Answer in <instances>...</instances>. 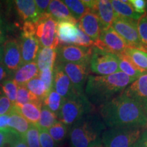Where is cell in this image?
Segmentation results:
<instances>
[{"label": "cell", "instance_id": "1", "mask_svg": "<svg viewBox=\"0 0 147 147\" xmlns=\"http://www.w3.org/2000/svg\"><path fill=\"white\" fill-rule=\"evenodd\" d=\"M100 115L109 128H143L147 124L145 110L123 91L100 106Z\"/></svg>", "mask_w": 147, "mask_h": 147}, {"label": "cell", "instance_id": "2", "mask_svg": "<svg viewBox=\"0 0 147 147\" xmlns=\"http://www.w3.org/2000/svg\"><path fill=\"white\" fill-rule=\"evenodd\" d=\"M135 80L122 71L107 75L93 76L88 78L85 95L92 104L102 106L121 94Z\"/></svg>", "mask_w": 147, "mask_h": 147}, {"label": "cell", "instance_id": "3", "mask_svg": "<svg viewBox=\"0 0 147 147\" xmlns=\"http://www.w3.org/2000/svg\"><path fill=\"white\" fill-rule=\"evenodd\" d=\"M106 125L100 115L88 114L71 125L69 137L72 147L102 146Z\"/></svg>", "mask_w": 147, "mask_h": 147}, {"label": "cell", "instance_id": "4", "mask_svg": "<svg viewBox=\"0 0 147 147\" xmlns=\"http://www.w3.org/2000/svg\"><path fill=\"white\" fill-rule=\"evenodd\" d=\"M94 107L84 93H80L64 101L57 117L65 125H72L84 116L91 114Z\"/></svg>", "mask_w": 147, "mask_h": 147}, {"label": "cell", "instance_id": "5", "mask_svg": "<svg viewBox=\"0 0 147 147\" xmlns=\"http://www.w3.org/2000/svg\"><path fill=\"white\" fill-rule=\"evenodd\" d=\"M140 127L109 128L103 132L104 147H134L143 132Z\"/></svg>", "mask_w": 147, "mask_h": 147}, {"label": "cell", "instance_id": "6", "mask_svg": "<svg viewBox=\"0 0 147 147\" xmlns=\"http://www.w3.org/2000/svg\"><path fill=\"white\" fill-rule=\"evenodd\" d=\"M89 69L98 76H107L120 71L118 57L113 53L93 47Z\"/></svg>", "mask_w": 147, "mask_h": 147}, {"label": "cell", "instance_id": "7", "mask_svg": "<svg viewBox=\"0 0 147 147\" xmlns=\"http://www.w3.org/2000/svg\"><path fill=\"white\" fill-rule=\"evenodd\" d=\"M36 24V36L40 47L57 49L59 40L57 34V22L47 12L40 16Z\"/></svg>", "mask_w": 147, "mask_h": 147}, {"label": "cell", "instance_id": "8", "mask_svg": "<svg viewBox=\"0 0 147 147\" xmlns=\"http://www.w3.org/2000/svg\"><path fill=\"white\" fill-rule=\"evenodd\" d=\"M111 27L123 39L130 48L144 51L137 26V21L116 15Z\"/></svg>", "mask_w": 147, "mask_h": 147}, {"label": "cell", "instance_id": "9", "mask_svg": "<svg viewBox=\"0 0 147 147\" xmlns=\"http://www.w3.org/2000/svg\"><path fill=\"white\" fill-rule=\"evenodd\" d=\"M93 47H83L73 45H60L57 49L56 61L89 65Z\"/></svg>", "mask_w": 147, "mask_h": 147}, {"label": "cell", "instance_id": "10", "mask_svg": "<svg viewBox=\"0 0 147 147\" xmlns=\"http://www.w3.org/2000/svg\"><path fill=\"white\" fill-rule=\"evenodd\" d=\"M94 47L116 55L125 52L129 47L126 42L112 27L102 29L100 38L95 42Z\"/></svg>", "mask_w": 147, "mask_h": 147}, {"label": "cell", "instance_id": "11", "mask_svg": "<svg viewBox=\"0 0 147 147\" xmlns=\"http://www.w3.org/2000/svg\"><path fill=\"white\" fill-rule=\"evenodd\" d=\"M55 65L60 67L66 74L78 93H84V85L89 78V65L59 61H56Z\"/></svg>", "mask_w": 147, "mask_h": 147}, {"label": "cell", "instance_id": "12", "mask_svg": "<svg viewBox=\"0 0 147 147\" xmlns=\"http://www.w3.org/2000/svg\"><path fill=\"white\" fill-rule=\"evenodd\" d=\"M83 2L88 7L90 11L97 14L102 23L103 29L111 27L116 17L111 1L109 0H98V1H86Z\"/></svg>", "mask_w": 147, "mask_h": 147}, {"label": "cell", "instance_id": "13", "mask_svg": "<svg viewBox=\"0 0 147 147\" xmlns=\"http://www.w3.org/2000/svg\"><path fill=\"white\" fill-rule=\"evenodd\" d=\"M53 89L59 94L64 100L72 98L80 93L75 89L72 82L66 74L57 65H55L53 69Z\"/></svg>", "mask_w": 147, "mask_h": 147}, {"label": "cell", "instance_id": "14", "mask_svg": "<svg viewBox=\"0 0 147 147\" xmlns=\"http://www.w3.org/2000/svg\"><path fill=\"white\" fill-rule=\"evenodd\" d=\"M3 52L2 63L10 71H15L23 65L20 45L16 40L5 41L3 45Z\"/></svg>", "mask_w": 147, "mask_h": 147}, {"label": "cell", "instance_id": "15", "mask_svg": "<svg viewBox=\"0 0 147 147\" xmlns=\"http://www.w3.org/2000/svg\"><path fill=\"white\" fill-rule=\"evenodd\" d=\"M57 34L60 45H76L78 40L79 27L78 21H61L57 22Z\"/></svg>", "mask_w": 147, "mask_h": 147}, {"label": "cell", "instance_id": "16", "mask_svg": "<svg viewBox=\"0 0 147 147\" xmlns=\"http://www.w3.org/2000/svg\"><path fill=\"white\" fill-rule=\"evenodd\" d=\"M123 93L138 103L147 113V71L127 87Z\"/></svg>", "mask_w": 147, "mask_h": 147}, {"label": "cell", "instance_id": "17", "mask_svg": "<svg viewBox=\"0 0 147 147\" xmlns=\"http://www.w3.org/2000/svg\"><path fill=\"white\" fill-rule=\"evenodd\" d=\"M80 29L94 42L98 41L103 27L100 18L94 12L89 11L78 21Z\"/></svg>", "mask_w": 147, "mask_h": 147}, {"label": "cell", "instance_id": "18", "mask_svg": "<svg viewBox=\"0 0 147 147\" xmlns=\"http://www.w3.org/2000/svg\"><path fill=\"white\" fill-rule=\"evenodd\" d=\"M21 49L22 64L29 63L35 61L40 46L36 35H26L21 34L19 42Z\"/></svg>", "mask_w": 147, "mask_h": 147}, {"label": "cell", "instance_id": "19", "mask_svg": "<svg viewBox=\"0 0 147 147\" xmlns=\"http://www.w3.org/2000/svg\"><path fill=\"white\" fill-rule=\"evenodd\" d=\"M43 103L41 102H32L23 105H14L13 110L26 119L32 125H37L41 115V109Z\"/></svg>", "mask_w": 147, "mask_h": 147}, {"label": "cell", "instance_id": "20", "mask_svg": "<svg viewBox=\"0 0 147 147\" xmlns=\"http://www.w3.org/2000/svg\"><path fill=\"white\" fill-rule=\"evenodd\" d=\"M14 2L18 15L24 21L37 23L40 16L37 10L34 0H16Z\"/></svg>", "mask_w": 147, "mask_h": 147}, {"label": "cell", "instance_id": "21", "mask_svg": "<svg viewBox=\"0 0 147 147\" xmlns=\"http://www.w3.org/2000/svg\"><path fill=\"white\" fill-rule=\"evenodd\" d=\"M40 70L35 61L25 64L14 71L12 80L18 86L25 85L29 80L39 76Z\"/></svg>", "mask_w": 147, "mask_h": 147}, {"label": "cell", "instance_id": "22", "mask_svg": "<svg viewBox=\"0 0 147 147\" xmlns=\"http://www.w3.org/2000/svg\"><path fill=\"white\" fill-rule=\"evenodd\" d=\"M57 57V49L47 47L40 48L35 60L40 71L45 69H54Z\"/></svg>", "mask_w": 147, "mask_h": 147}, {"label": "cell", "instance_id": "23", "mask_svg": "<svg viewBox=\"0 0 147 147\" xmlns=\"http://www.w3.org/2000/svg\"><path fill=\"white\" fill-rule=\"evenodd\" d=\"M47 12L50 14L57 22L66 21V20L77 21L71 15L70 11L69 10L67 5L63 2V1H59V0L51 1Z\"/></svg>", "mask_w": 147, "mask_h": 147}, {"label": "cell", "instance_id": "24", "mask_svg": "<svg viewBox=\"0 0 147 147\" xmlns=\"http://www.w3.org/2000/svg\"><path fill=\"white\" fill-rule=\"evenodd\" d=\"M117 56L119 59V67L120 71L135 80L146 71L139 68L125 52L117 55Z\"/></svg>", "mask_w": 147, "mask_h": 147}, {"label": "cell", "instance_id": "25", "mask_svg": "<svg viewBox=\"0 0 147 147\" xmlns=\"http://www.w3.org/2000/svg\"><path fill=\"white\" fill-rule=\"evenodd\" d=\"M32 124L23 116L12 109L9 114L8 127L10 130L23 137Z\"/></svg>", "mask_w": 147, "mask_h": 147}, {"label": "cell", "instance_id": "26", "mask_svg": "<svg viewBox=\"0 0 147 147\" xmlns=\"http://www.w3.org/2000/svg\"><path fill=\"white\" fill-rule=\"evenodd\" d=\"M111 3L117 15L136 21L142 16L134 11L129 0H113Z\"/></svg>", "mask_w": 147, "mask_h": 147}, {"label": "cell", "instance_id": "27", "mask_svg": "<svg viewBox=\"0 0 147 147\" xmlns=\"http://www.w3.org/2000/svg\"><path fill=\"white\" fill-rule=\"evenodd\" d=\"M25 87L38 101L43 102L50 91H49L39 76L33 78L25 84Z\"/></svg>", "mask_w": 147, "mask_h": 147}, {"label": "cell", "instance_id": "28", "mask_svg": "<svg viewBox=\"0 0 147 147\" xmlns=\"http://www.w3.org/2000/svg\"><path fill=\"white\" fill-rule=\"evenodd\" d=\"M65 100L55 90L52 89L43 101V106L47 107L51 112L58 115Z\"/></svg>", "mask_w": 147, "mask_h": 147}, {"label": "cell", "instance_id": "29", "mask_svg": "<svg viewBox=\"0 0 147 147\" xmlns=\"http://www.w3.org/2000/svg\"><path fill=\"white\" fill-rule=\"evenodd\" d=\"M57 119V115L48 109L46 106L42 105L40 120L36 126L39 129L47 130L58 122Z\"/></svg>", "mask_w": 147, "mask_h": 147}, {"label": "cell", "instance_id": "30", "mask_svg": "<svg viewBox=\"0 0 147 147\" xmlns=\"http://www.w3.org/2000/svg\"><path fill=\"white\" fill-rule=\"evenodd\" d=\"M125 54L139 68L147 71V53L144 51L128 47L125 51Z\"/></svg>", "mask_w": 147, "mask_h": 147}, {"label": "cell", "instance_id": "31", "mask_svg": "<svg viewBox=\"0 0 147 147\" xmlns=\"http://www.w3.org/2000/svg\"><path fill=\"white\" fill-rule=\"evenodd\" d=\"M63 2L67 5L69 10L70 11L71 15L77 21H78L84 14L90 11L85 3L83 2V1L64 0Z\"/></svg>", "mask_w": 147, "mask_h": 147}, {"label": "cell", "instance_id": "32", "mask_svg": "<svg viewBox=\"0 0 147 147\" xmlns=\"http://www.w3.org/2000/svg\"><path fill=\"white\" fill-rule=\"evenodd\" d=\"M67 130L68 128L67 125L62 123L60 121H58L54 125L49 129L48 131L57 144H61L65 140L67 136Z\"/></svg>", "mask_w": 147, "mask_h": 147}, {"label": "cell", "instance_id": "33", "mask_svg": "<svg viewBox=\"0 0 147 147\" xmlns=\"http://www.w3.org/2000/svg\"><path fill=\"white\" fill-rule=\"evenodd\" d=\"M32 102H40V101L37 100L25 85L18 86L17 95H16V102L14 104V105H23Z\"/></svg>", "mask_w": 147, "mask_h": 147}, {"label": "cell", "instance_id": "34", "mask_svg": "<svg viewBox=\"0 0 147 147\" xmlns=\"http://www.w3.org/2000/svg\"><path fill=\"white\" fill-rule=\"evenodd\" d=\"M4 95L14 104L16 100L18 85L12 79H7L1 84Z\"/></svg>", "mask_w": 147, "mask_h": 147}, {"label": "cell", "instance_id": "35", "mask_svg": "<svg viewBox=\"0 0 147 147\" xmlns=\"http://www.w3.org/2000/svg\"><path fill=\"white\" fill-rule=\"evenodd\" d=\"M23 138L28 147H41L40 143V131L37 126L32 125Z\"/></svg>", "mask_w": 147, "mask_h": 147}, {"label": "cell", "instance_id": "36", "mask_svg": "<svg viewBox=\"0 0 147 147\" xmlns=\"http://www.w3.org/2000/svg\"><path fill=\"white\" fill-rule=\"evenodd\" d=\"M138 34L143 45L147 47V16L144 14L137 21Z\"/></svg>", "mask_w": 147, "mask_h": 147}, {"label": "cell", "instance_id": "37", "mask_svg": "<svg viewBox=\"0 0 147 147\" xmlns=\"http://www.w3.org/2000/svg\"><path fill=\"white\" fill-rule=\"evenodd\" d=\"M8 134V144L10 145V147H28L25 139L21 136L18 135L12 130H10Z\"/></svg>", "mask_w": 147, "mask_h": 147}, {"label": "cell", "instance_id": "38", "mask_svg": "<svg viewBox=\"0 0 147 147\" xmlns=\"http://www.w3.org/2000/svg\"><path fill=\"white\" fill-rule=\"evenodd\" d=\"M39 77L42 81L44 82L48 91H51L53 89V69H45L40 71Z\"/></svg>", "mask_w": 147, "mask_h": 147}, {"label": "cell", "instance_id": "39", "mask_svg": "<svg viewBox=\"0 0 147 147\" xmlns=\"http://www.w3.org/2000/svg\"><path fill=\"white\" fill-rule=\"evenodd\" d=\"M40 143L41 147H57V143L47 129H39Z\"/></svg>", "mask_w": 147, "mask_h": 147}, {"label": "cell", "instance_id": "40", "mask_svg": "<svg viewBox=\"0 0 147 147\" xmlns=\"http://www.w3.org/2000/svg\"><path fill=\"white\" fill-rule=\"evenodd\" d=\"M14 104L4 94L0 93V116L9 115L13 109Z\"/></svg>", "mask_w": 147, "mask_h": 147}, {"label": "cell", "instance_id": "41", "mask_svg": "<svg viewBox=\"0 0 147 147\" xmlns=\"http://www.w3.org/2000/svg\"><path fill=\"white\" fill-rule=\"evenodd\" d=\"M79 36L78 42L76 43V46H80V47H94L95 42L93 40L91 39L89 36H87L85 33L83 32V31L80 29L79 26Z\"/></svg>", "mask_w": 147, "mask_h": 147}, {"label": "cell", "instance_id": "42", "mask_svg": "<svg viewBox=\"0 0 147 147\" xmlns=\"http://www.w3.org/2000/svg\"><path fill=\"white\" fill-rule=\"evenodd\" d=\"M129 3L131 5L134 11L140 15L142 16L146 12V1L144 0H129Z\"/></svg>", "mask_w": 147, "mask_h": 147}, {"label": "cell", "instance_id": "43", "mask_svg": "<svg viewBox=\"0 0 147 147\" xmlns=\"http://www.w3.org/2000/svg\"><path fill=\"white\" fill-rule=\"evenodd\" d=\"M50 2L51 1H49V0H36L35 1L37 10H38L40 16L47 12L48 7L50 4Z\"/></svg>", "mask_w": 147, "mask_h": 147}, {"label": "cell", "instance_id": "44", "mask_svg": "<svg viewBox=\"0 0 147 147\" xmlns=\"http://www.w3.org/2000/svg\"><path fill=\"white\" fill-rule=\"evenodd\" d=\"M12 71H10L4 65L3 63H0V85L4 80L9 79L10 75H12Z\"/></svg>", "mask_w": 147, "mask_h": 147}, {"label": "cell", "instance_id": "45", "mask_svg": "<svg viewBox=\"0 0 147 147\" xmlns=\"http://www.w3.org/2000/svg\"><path fill=\"white\" fill-rule=\"evenodd\" d=\"M9 115L0 116V131L3 132H8L10 128L8 127Z\"/></svg>", "mask_w": 147, "mask_h": 147}, {"label": "cell", "instance_id": "46", "mask_svg": "<svg viewBox=\"0 0 147 147\" xmlns=\"http://www.w3.org/2000/svg\"><path fill=\"white\" fill-rule=\"evenodd\" d=\"M134 147H147V130L142 132Z\"/></svg>", "mask_w": 147, "mask_h": 147}, {"label": "cell", "instance_id": "47", "mask_svg": "<svg viewBox=\"0 0 147 147\" xmlns=\"http://www.w3.org/2000/svg\"><path fill=\"white\" fill-rule=\"evenodd\" d=\"M8 132H3L0 131V147H5V144H8Z\"/></svg>", "mask_w": 147, "mask_h": 147}, {"label": "cell", "instance_id": "48", "mask_svg": "<svg viewBox=\"0 0 147 147\" xmlns=\"http://www.w3.org/2000/svg\"><path fill=\"white\" fill-rule=\"evenodd\" d=\"M1 24H0V44H1L2 42L4 41L5 38H4V36H3V32L1 30Z\"/></svg>", "mask_w": 147, "mask_h": 147}, {"label": "cell", "instance_id": "49", "mask_svg": "<svg viewBox=\"0 0 147 147\" xmlns=\"http://www.w3.org/2000/svg\"><path fill=\"white\" fill-rule=\"evenodd\" d=\"M3 47H1V44H0V63H1L3 62Z\"/></svg>", "mask_w": 147, "mask_h": 147}, {"label": "cell", "instance_id": "50", "mask_svg": "<svg viewBox=\"0 0 147 147\" xmlns=\"http://www.w3.org/2000/svg\"><path fill=\"white\" fill-rule=\"evenodd\" d=\"M146 15L147 16V1H146Z\"/></svg>", "mask_w": 147, "mask_h": 147}, {"label": "cell", "instance_id": "51", "mask_svg": "<svg viewBox=\"0 0 147 147\" xmlns=\"http://www.w3.org/2000/svg\"><path fill=\"white\" fill-rule=\"evenodd\" d=\"M145 48H146V49H145V51H144V52L147 53V47H145Z\"/></svg>", "mask_w": 147, "mask_h": 147}, {"label": "cell", "instance_id": "52", "mask_svg": "<svg viewBox=\"0 0 147 147\" xmlns=\"http://www.w3.org/2000/svg\"><path fill=\"white\" fill-rule=\"evenodd\" d=\"M0 24H1V19H0Z\"/></svg>", "mask_w": 147, "mask_h": 147}, {"label": "cell", "instance_id": "53", "mask_svg": "<svg viewBox=\"0 0 147 147\" xmlns=\"http://www.w3.org/2000/svg\"><path fill=\"white\" fill-rule=\"evenodd\" d=\"M97 147H102V146H97Z\"/></svg>", "mask_w": 147, "mask_h": 147}]
</instances>
